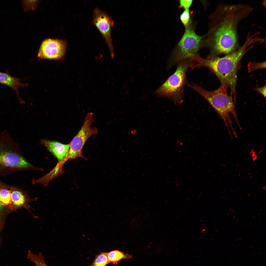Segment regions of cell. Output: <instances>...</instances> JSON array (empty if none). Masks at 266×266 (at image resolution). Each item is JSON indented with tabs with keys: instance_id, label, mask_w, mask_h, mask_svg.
<instances>
[{
	"instance_id": "1",
	"label": "cell",
	"mask_w": 266,
	"mask_h": 266,
	"mask_svg": "<svg viewBox=\"0 0 266 266\" xmlns=\"http://www.w3.org/2000/svg\"><path fill=\"white\" fill-rule=\"evenodd\" d=\"M253 8L248 4H221L216 13L215 26L210 39L212 55L228 54L239 46L237 27L240 22L248 17Z\"/></svg>"
},
{
	"instance_id": "2",
	"label": "cell",
	"mask_w": 266,
	"mask_h": 266,
	"mask_svg": "<svg viewBox=\"0 0 266 266\" xmlns=\"http://www.w3.org/2000/svg\"><path fill=\"white\" fill-rule=\"evenodd\" d=\"M258 33H249L242 45L235 51L224 57L209 56L206 59L197 55L192 59V69L206 67L214 73L219 80L221 84L229 87L234 98L237 81V73L240 61L244 55L254 47L262 43Z\"/></svg>"
},
{
	"instance_id": "3",
	"label": "cell",
	"mask_w": 266,
	"mask_h": 266,
	"mask_svg": "<svg viewBox=\"0 0 266 266\" xmlns=\"http://www.w3.org/2000/svg\"><path fill=\"white\" fill-rule=\"evenodd\" d=\"M188 85L202 96L219 115L224 121L231 137L232 132L234 135L237 137L230 118L231 115L233 116L237 123L238 122L233 95L231 94L229 95L228 92V87L221 84L217 89L208 91L193 83H188Z\"/></svg>"
},
{
	"instance_id": "4",
	"label": "cell",
	"mask_w": 266,
	"mask_h": 266,
	"mask_svg": "<svg viewBox=\"0 0 266 266\" xmlns=\"http://www.w3.org/2000/svg\"><path fill=\"white\" fill-rule=\"evenodd\" d=\"M35 169L23 156L17 144L8 133H0V176L20 170Z\"/></svg>"
},
{
	"instance_id": "5",
	"label": "cell",
	"mask_w": 266,
	"mask_h": 266,
	"mask_svg": "<svg viewBox=\"0 0 266 266\" xmlns=\"http://www.w3.org/2000/svg\"><path fill=\"white\" fill-rule=\"evenodd\" d=\"M193 63L191 59L181 61L178 64L175 72L155 91L158 96L169 98L176 104L183 101L186 73Z\"/></svg>"
},
{
	"instance_id": "6",
	"label": "cell",
	"mask_w": 266,
	"mask_h": 266,
	"mask_svg": "<svg viewBox=\"0 0 266 266\" xmlns=\"http://www.w3.org/2000/svg\"><path fill=\"white\" fill-rule=\"evenodd\" d=\"M93 114L88 113L85 116L83 124L78 132L70 144L68 153L61 163L63 164L69 160L79 157L85 158L82 154L83 146L87 140L91 136L97 134L98 130L91 126L94 122Z\"/></svg>"
},
{
	"instance_id": "7",
	"label": "cell",
	"mask_w": 266,
	"mask_h": 266,
	"mask_svg": "<svg viewBox=\"0 0 266 266\" xmlns=\"http://www.w3.org/2000/svg\"><path fill=\"white\" fill-rule=\"evenodd\" d=\"M201 38L195 33L192 28L188 27L179 43L178 50L168 61V68L196 56Z\"/></svg>"
},
{
	"instance_id": "8",
	"label": "cell",
	"mask_w": 266,
	"mask_h": 266,
	"mask_svg": "<svg viewBox=\"0 0 266 266\" xmlns=\"http://www.w3.org/2000/svg\"><path fill=\"white\" fill-rule=\"evenodd\" d=\"M92 22L104 38L109 48L111 56L113 58L115 53L111 32L114 25L113 20L106 12L96 7L94 10Z\"/></svg>"
},
{
	"instance_id": "9",
	"label": "cell",
	"mask_w": 266,
	"mask_h": 266,
	"mask_svg": "<svg viewBox=\"0 0 266 266\" xmlns=\"http://www.w3.org/2000/svg\"><path fill=\"white\" fill-rule=\"evenodd\" d=\"M66 47L63 40L48 38L42 42L37 57L40 59L60 60L65 55Z\"/></svg>"
},
{
	"instance_id": "10",
	"label": "cell",
	"mask_w": 266,
	"mask_h": 266,
	"mask_svg": "<svg viewBox=\"0 0 266 266\" xmlns=\"http://www.w3.org/2000/svg\"><path fill=\"white\" fill-rule=\"evenodd\" d=\"M37 199L36 198L30 199L26 192L13 186L11 191V201L9 207L12 210L23 207L31 213L30 209L32 208L28 203L31 201H36Z\"/></svg>"
},
{
	"instance_id": "11",
	"label": "cell",
	"mask_w": 266,
	"mask_h": 266,
	"mask_svg": "<svg viewBox=\"0 0 266 266\" xmlns=\"http://www.w3.org/2000/svg\"><path fill=\"white\" fill-rule=\"evenodd\" d=\"M41 142L49 151L57 158L58 163L63 161L68 153L70 147L69 143L65 144L58 142L46 140H42Z\"/></svg>"
},
{
	"instance_id": "12",
	"label": "cell",
	"mask_w": 266,
	"mask_h": 266,
	"mask_svg": "<svg viewBox=\"0 0 266 266\" xmlns=\"http://www.w3.org/2000/svg\"><path fill=\"white\" fill-rule=\"evenodd\" d=\"M21 79L14 77L8 73L0 72V84L10 87L13 89L19 98L18 89L21 87H24L27 84H24L20 82Z\"/></svg>"
},
{
	"instance_id": "13",
	"label": "cell",
	"mask_w": 266,
	"mask_h": 266,
	"mask_svg": "<svg viewBox=\"0 0 266 266\" xmlns=\"http://www.w3.org/2000/svg\"><path fill=\"white\" fill-rule=\"evenodd\" d=\"M13 186L0 181V202L3 206H9L10 203Z\"/></svg>"
},
{
	"instance_id": "14",
	"label": "cell",
	"mask_w": 266,
	"mask_h": 266,
	"mask_svg": "<svg viewBox=\"0 0 266 266\" xmlns=\"http://www.w3.org/2000/svg\"><path fill=\"white\" fill-rule=\"evenodd\" d=\"M106 255L109 263H112L113 264H117L118 262L122 259H129L132 256L128 254H125L124 252L117 250L107 252Z\"/></svg>"
},
{
	"instance_id": "15",
	"label": "cell",
	"mask_w": 266,
	"mask_h": 266,
	"mask_svg": "<svg viewBox=\"0 0 266 266\" xmlns=\"http://www.w3.org/2000/svg\"><path fill=\"white\" fill-rule=\"evenodd\" d=\"M27 258L34 263V266H48L45 262L41 252L36 254L29 250L28 252Z\"/></svg>"
},
{
	"instance_id": "16",
	"label": "cell",
	"mask_w": 266,
	"mask_h": 266,
	"mask_svg": "<svg viewBox=\"0 0 266 266\" xmlns=\"http://www.w3.org/2000/svg\"><path fill=\"white\" fill-rule=\"evenodd\" d=\"M106 252H100L96 257L92 263L88 266H106L109 264Z\"/></svg>"
},
{
	"instance_id": "17",
	"label": "cell",
	"mask_w": 266,
	"mask_h": 266,
	"mask_svg": "<svg viewBox=\"0 0 266 266\" xmlns=\"http://www.w3.org/2000/svg\"><path fill=\"white\" fill-rule=\"evenodd\" d=\"M248 71L251 72L256 70L266 68V62L260 63L250 62L247 66Z\"/></svg>"
},
{
	"instance_id": "18",
	"label": "cell",
	"mask_w": 266,
	"mask_h": 266,
	"mask_svg": "<svg viewBox=\"0 0 266 266\" xmlns=\"http://www.w3.org/2000/svg\"><path fill=\"white\" fill-rule=\"evenodd\" d=\"M190 19L189 12V9H186L180 16V20L183 24L186 27H187L190 21Z\"/></svg>"
},
{
	"instance_id": "19",
	"label": "cell",
	"mask_w": 266,
	"mask_h": 266,
	"mask_svg": "<svg viewBox=\"0 0 266 266\" xmlns=\"http://www.w3.org/2000/svg\"><path fill=\"white\" fill-rule=\"evenodd\" d=\"M180 7L185 9H189L193 2L192 0H181L179 1Z\"/></svg>"
},
{
	"instance_id": "20",
	"label": "cell",
	"mask_w": 266,
	"mask_h": 266,
	"mask_svg": "<svg viewBox=\"0 0 266 266\" xmlns=\"http://www.w3.org/2000/svg\"><path fill=\"white\" fill-rule=\"evenodd\" d=\"M266 85L262 87L256 88L255 90L266 97Z\"/></svg>"
},
{
	"instance_id": "21",
	"label": "cell",
	"mask_w": 266,
	"mask_h": 266,
	"mask_svg": "<svg viewBox=\"0 0 266 266\" xmlns=\"http://www.w3.org/2000/svg\"><path fill=\"white\" fill-rule=\"evenodd\" d=\"M3 223L1 217L0 216V233L3 227Z\"/></svg>"
}]
</instances>
